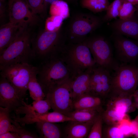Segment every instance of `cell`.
Returning <instances> with one entry per match:
<instances>
[{
  "instance_id": "obj_1",
  "label": "cell",
  "mask_w": 138,
  "mask_h": 138,
  "mask_svg": "<svg viewBox=\"0 0 138 138\" xmlns=\"http://www.w3.org/2000/svg\"><path fill=\"white\" fill-rule=\"evenodd\" d=\"M30 27L28 24L23 26L13 41L0 54V67L18 63H30L35 59L32 47L33 35Z\"/></svg>"
},
{
  "instance_id": "obj_2",
  "label": "cell",
  "mask_w": 138,
  "mask_h": 138,
  "mask_svg": "<svg viewBox=\"0 0 138 138\" xmlns=\"http://www.w3.org/2000/svg\"><path fill=\"white\" fill-rule=\"evenodd\" d=\"M37 79L45 95L54 86L70 78L71 72L59 53L42 61L38 67Z\"/></svg>"
},
{
  "instance_id": "obj_3",
  "label": "cell",
  "mask_w": 138,
  "mask_h": 138,
  "mask_svg": "<svg viewBox=\"0 0 138 138\" xmlns=\"http://www.w3.org/2000/svg\"><path fill=\"white\" fill-rule=\"evenodd\" d=\"M59 54L70 71L72 79L96 65L89 48L84 42L68 43Z\"/></svg>"
},
{
  "instance_id": "obj_4",
  "label": "cell",
  "mask_w": 138,
  "mask_h": 138,
  "mask_svg": "<svg viewBox=\"0 0 138 138\" xmlns=\"http://www.w3.org/2000/svg\"><path fill=\"white\" fill-rule=\"evenodd\" d=\"M67 38L61 27L58 30L51 31L42 30L33 36L32 47L35 59L42 61L59 53L66 44Z\"/></svg>"
},
{
  "instance_id": "obj_5",
  "label": "cell",
  "mask_w": 138,
  "mask_h": 138,
  "mask_svg": "<svg viewBox=\"0 0 138 138\" xmlns=\"http://www.w3.org/2000/svg\"><path fill=\"white\" fill-rule=\"evenodd\" d=\"M113 71L108 97L132 95L138 86V67L130 64L122 63Z\"/></svg>"
},
{
  "instance_id": "obj_6",
  "label": "cell",
  "mask_w": 138,
  "mask_h": 138,
  "mask_svg": "<svg viewBox=\"0 0 138 138\" xmlns=\"http://www.w3.org/2000/svg\"><path fill=\"white\" fill-rule=\"evenodd\" d=\"M102 19L92 14L79 13L73 15L70 21L66 32L68 43L83 42L87 36L98 28Z\"/></svg>"
},
{
  "instance_id": "obj_7",
  "label": "cell",
  "mask_w": 138,
  "mask_h": 138,
  "mask_svg": "<svg viewBox=\"0 0 138 138\" xmlns=\"http://www.w3.org/2000/svg\"><path fill=\"white\" fill-rule=\"evenodd\" d=\"M0 76L6 78L24 98L29 81L38 73V67L30 63H21L0 67Z\"/></svg>"
},
{
  "instance_id": "obj_8",
  "label": "cell",
  "mask_w": 138,
  "mask_h": 138,
  "mask_svg": "<svg viewBox=\"0 0 138 138\" xmlns=\"http://www.w3.org/2000/svg\"><path fill=\"white\" fill-rule=\"evenodd\" d=\"M71 78L54 86L47 92L46 99L54 111L67 115L74 110Z\"/></svg>"
},
{
  "instance_id": "obj_9",
  "label": "cell",
  "mask_w": 138,
  "mask_h": 138,
  "mask_svg": "<svg viewBox=\"0 0 138 138\" xmlns=\"http://www.w3.org/2000/svg\"><path fill=\"white\" fill-rule=\"evenodd\" d=\"M84 42L89 48L96 65L110 71L119 65L115 61L108 41L100 36L87 38Z\"/></svg>"
},
{
  "instance_id": "obj_10",
  "label": "cell",
  "mask_w": 138,
  "mask_h": 138,
  "mask_svg": "<svg viewBox=\"0 0 138 138\" xmlns=\"http://www.w3.org/2000/svg\"><path fill=\"white\" fill-rule=\"evenodd\" d=\"M110 71L96 65L92 69L89 93L103 99L108 97L111 90V76Z\"/></svg>"
},
{
  "instance_id": "obj_11",
  "label": "cell",
  "mask_w": 138,
  "mask_h": 138,
  "mask_svg": "<svg viewBox=\"0 0 138 138\" xmlns=\"http://www.w3.org/2000/svg\"><path fill=\"white\" fill-rule=\"evenodd\" d=\"M9 22L28 24L31 27L38 24L40 19L30 9L26 0H14L8 3Z\"/></svg>"
},
{
  "instance_id": "obj_12",
  "label": "cell",
  "mask_w": 138,
  "mask_h": 138,
  "mask_svg": "<svg viewBox=\"0 0 138 138\" xmlns=\"http://www.w3.org/2000/svg\"><path fill=\"white\" fill-rule=\"evenodd\" d=\"M0 76V106L8 108L11 112L22 105L24 98L6 78Z\"/></svg>"
},
{
  "instance_id": "obj_13",
  "label": "cell",
  "mask_w": 138,
  "mask_h": 138,
  "mask_svg": "<svg viewBox=\"0 0 138 138\" xmlns=\"http://www.w3.org/2000/svg\"><path fill=\"white\" fill-rule=\"evenodd\" d=\"M114 45L117 57L122 63H132L138 56V43L132 40L117 34Z\"/></svg>"
},
{
  "instance_id": "obj_14",
  "label": "cell",
  "mask_w": 138,
  "mask_h": 138,
  "mask_svg": "<svg viewBox=\"0 0 138 138\" xmlns=\"http://www.w3.org/2000/svg\"><path fill=\"white\" fill-rule=\"evenodd\" d=\"M14 120L24 126L40 121H44L56 123L66 121H74L71 117L60 113L54 111L40 114H26L23 117L19 115H14L12 117Z\"/></svg>"
},
{
  "instance_id": "obj_15",
  "label": "cell",
  "mask_w": 138,
  "mask_h": 138,
  "mask_svg": "<svg viewBox=\"0 0 138 138\" xmlns=\"http://www.w3.org/2000/svg\"><path fill=\"white\" fill-rule=\"evenodd\" d=\"M93 68L87 69L72 79L71 86L73 102L82 96L89 93Z\"/></svg>"
},
{
  "instance_id": "obj_16",
  "label": "cell",
  "mask_w": 138,
  "mask_h": 138,
  "mask_svg": "<svg viewBox=\"0 0 138 138\" xmlns=\"http://www.w3.org/2000/svg\"><path fill=\"white\" fill-rule=\"evenodd\" d=\"M112 26L118 34L138 39V19L135 14L129 18L116 20Z\"/></svg>"
},
{
  "instance_id": "obj_17",
  "label": "cell",
  "mask_w": 138,
  "mask_h": 138,
  "mask_svg": "<svg viewBox=\"0 0 138 138\" xmlns=\"http://www.w3.org/2000/svg\"><path fill=\"white\" fill-rule=\"evenodd\" d=\"M26 24L9 22L0 28V54L14 40L21 28Z\"/></svg>"
},
{
  "instance_id": "obj_18",
  "label": "cell",
  "mask_w": 138,
  "mask_h": 138,
  "mask_svg": "<svg viewBox=\"0 0 138 138\" xmlns=\"http://www.w3.org/2000/svg\"><path fill=\"white\" fill-rule=\"evenodd\" d=\"M32 105L23 101L22 105L17 108L14 111L16 115L21 114H40L48 112L51 108L49 102L46 99L34 100Z\"/></svg>"
},
{
  "instance_id": "obj_19",
  "label": "cell",
  "mask_w": 138,
  "mask_h": 138,
  "mask_svg": "<svg viewBox=\"0 0 138 138\" xmlns=\"http://www.w3.org/2000/svg\"><path fill=\"white\" fill-rule=\"evenodd\" d=\"M106 107L113 108L125 113H131L136 109L133 102V95L109 97Z\"/></svg>"
},
{
  "instance_id": "obj_20",
  "label": "cell",
  "mask_w": 138,
  "mask_h": 138,
  "mask_svg": "<svg viewBox=\"0 0 138 138\" xmlns=\"http://www.w3.org/2000/svg\"><path fill=\"white\" fill-rule=\"evenodd\" d=\"M95 120L85 122L70 121L65 129V137L67 138L87 137Z\"/></svg>"
},
{
  "instance_id": "obj_21",
  "label": "cell",
  "mask_w": 138,
  "mask_h": 138,
  "mask_svg": "<svg viewBox=\"0 0 138 138\" xmlns=\"http://www.w3.org/2000/svg\"><path fill=\"white\" fill-rule=\"evenodd\" d=\"M103 99L89 94H85L73 102L74 110L86 109L96 110L100 111L102 109Z\"/></svg>"
},
{
  "instance_id": "obj_22",
  "label": "cell",
  "mask_w": 138,
  "mask_h": 138,
  "mask_svg": "<svg viewBox=\"0 0 138 138\" xmlns=\"http://www.w3.org/2000/svg\"><path fill=\"white\" fill-rule=\"evenodd\" d=\"M55 123L44 121L37 122L36 127L40 135L43 138H60L62 135L59 126Z\"/></svg>"
},
{
  "instance_id": "obj_23",
  "label": "cell",
  "mask_w": 138,
  "mask_h": 138,
  "mask_svg": "<svg viewBox=\"0 0 138 138\" xmlns=\"http://www.w3.org/2000/svg\"><path fill=\"white\" fill-rule=\"evenodd\" d=\"M101 111L96 110H74L66 116L71 118L74 121L87 122L95 121Z\"/></svg>"
},
{
  "instance_id": "obj_24",
  "label": "cell",
  "mask_w": 138,
  "mask_h": 138,
  "mask_svg": "<svg viewBox=\"0 0 138 138\" xmlns=\"http://www.w3.org/2000/svg\"><path fill=\"white\" fill-rule=\"evenodd\" d=\"M127 114L109 107H106V109L102 112L103 123L108 125L117 123L123 119L129 117Z\"/></svg>"
},
{
  "instance_id": "obj_25",
  "label": "cell",
  "mask_w": 138,
  "mask_h": 138,
  "mask_svg": "<svg viewBox=\"0 0 138 138\" xmlns=\"http://www.w3.org/2000/svg\"><path fill=\"white\" fill-rule=\"evenodd\" d=\"M10 112L7 108L0 107V135L8 131L16 132V127L12 124Z\"/></svg>"
},
{
  "instance_id": "obj_26",
  "label": "cell",
  "mask_w": 138,
  "mask_h": 138,
  "mask_svg": "<svg viewBox=\"0 0 138 138\" xmlns=\"http://www.w3.org/2000/svg\"><path fill=\"white\" fill-rule=\"evenodd\" d=\"M37 74H35L32 76L28 85L30 96L33 100L43 99L46 97L43 89L37 79Z\"/></svg>"
},
{
  "instance_id": "obj_27",
  "label": "cell",
  "mask_w": 138,
  "mask_h": 138,
  "mask_svg": "<svg viewBox=\"0 0 138 138\" xmlns=\"http://www.w3.org/2000/svg\"><path fill=\"white\" fill-rule=\"evenodd\" d=\"M81 6L94 13L106 11L110 4L109 0H80Z\"/></svg>"
},
{
  "instance_id": "obj_28",
  "label": "cell",
  "mask_w": 138,
  "mask_h": 138,
  "mask_svg": "<svg viewBox=\"0 0 138 138\" xmlns=\"http://www.w3.org/2000/svg\"><path fill=\"white\" fill-rule=\"evenodd\" d=\"M50 13L51 16H61L64 19L69 16V10L67 3L62 0L54 2L51 5Z\"/></svg>"
},
{
  "instance_id": "obj_29",
  "label": "cell",
  "mask_w": 138,
  "mask_h": 138,
  "mask_svg": "<svg viewBox=\"0 0 138 138\" xmlns=\"http://www.w3.org/2000/svg\"><path fill=\"white\" fill-rule=\"evenodd\" d=\"M103 127L102 138H124L126 137L119 128L118 123Z\"/></svg>"
},
{
  "instance_id": "obj_30",
  "label": "cell",
  "mask_w": 138,
  "mask_h": 138,
  "mask_svg": "<svg viewBox=\"0 0 138 138\" xmlns=\"http://www.w3.org/2000/svg\"><path fill=\"white\" fill-rule=\"evenodd\" d=\"M124 0H114L108 6L106 13L102 19L107 21L118 17L120 8Z\"/></svg>"
},
{
  "instance_id": "obj_31",
  "label": "cell",
  "mask_w": 138,
  "mask_h": 138,
  "mask_svg": "<svg viewBox=\"0 0 138 138\" xmlns=\"http://www.w3.org/2000/svg\"><path fill=\"white\" fill-rule=\"evenodd\" d=\"M100 112L93 125L87 138H102V112Z\"/></svg>"
},
{
  "instance_id": "obj_32",
  "label": "cell",
  "mask_w": 138,
  "mask_h": 138,
  "mask_svg": "<svg viewBox=\"0 0 138 138\" xmlns=\"http://www.w3.org/2000/svg\"><path fill=\"white\" fill-rule=\"evenodd\" d=\"M135 5L124 0L119 12L118 17L121 19L129 18L135 14L137 7Z\"/></svg>"
},
{
  "instance_id": "obj_33",
  "label": "cell",
  "mask_w": 138,
  "mask_h": 138,
  "mask_svg": "<svg viewBox=\"0 0 138 138\" xmlns=\"http://www.w3.org/2000/svg\"><path fill=\"white\" fill-rule=\"evenodd\" d=\"M64 19L59 16L52 15L48 18L45 23V30L54 31L59 30L61 27Z\"/></svg>"
},
{
  "instance_id": "obj_34",
  "label": "cell",
  "mask_w": 138,
  "mask_h": 138,
  "mask_svg": "<svg viewBox=\"0 0 138 138\" xmlns=\"http://www.w3.org/2000/svg\"><path fill=\"white\" fill-rule=\"evenodd\" d=\"M28 7L33 14L42 16L46 13L44 5V0H26Z\"/></svg>"
},
{
  "instance_id": "obj_35",
  "label": "cell",
  "mask_w": 138,
  "mask_h": 138,
  "mask_svg": "<svg viewBox=\"0 0 138 138\" xmlns=\"http://www.w3.org/2000/svg\"><path fill=\"white\" fill-rule=\"evenodd\" d=\"M118 124L119 128L126 137L133 136L131 121L129 117L121 120Z\"/></svg>"
},
{
  "instance_id": "obj_36",
  "label": "cell",
  "mask_w": 138,
  "mask_h": 138,
  "mask_svg": "<svg viewBox=\"0 0 138 138\" xmlns=\"http://www.w3.org/2000/svg\"><path fill=\"white\" fill-rule=\"evenodd\" d=\"M12 123L16 127V132L18 134L20 138H38L37 135L24 129L21 127L19 123L12 119Z\"/></svg>"
},
{
  "instance_id": "obj_37",
  "label": "cell",
  "mask_w": 138,
  "mask_h": 138,
  "mask_svg": "<svg viewBox=\"0 0 138 138\" xmlns=\"http://www.w3.org/2000/svg\"><path fill=\"white\" fill-rule=\"evenodd\" d=\"M7 9L5 2L0 1V23H3L6 18Z\"/></svg>"
},
{
  "instance_id": "obj_38",
  "label": "cell",
  "mask_w": 138,
  "mask_h": 138,
  "mask_svg": "<svg viewBox=\"0 0 138 138\" xmlns=\"http://www.w3.org/2000/svg\"><path fill=\"white\" fill-rule=\"evenodd\" d=\"M131 126L133 136L134 138H138V116L131 121Z\"/></svg>"
},
{
  "instance_id": "obj_39",
  "label": "cell",
  "mask_w": 138,
  "mask_h": 138,
  "mask_svg": "<svg viewBox=\"0 0 138 138\" xmlns=\"http://www.w3.org/2000/svg\"><path fill=\"white\" fill-rule=\"evenodd\" d=\"M0 138H20L18 133L8 131L0 135Z\"/></svg>"
},
{
  "instance_id": "obj_40",
  "label": "cell",
  "mask_w": 138,
  "mask_h": 138,
  "mask_svg": "<svg viewBox=\"0 0 138 138\" xmlns=\"http://www.w3.org/2000/svg\"><path fill=\"white\" fill-rule=\"evenodd\" d=\"M133 104L136 109H138V90L136 89L133 94Z\"/></svg>"
},
{
  "instance_id": "obj_41",
  "label": "cell",
  "mask_w": 138,
  "mask_h": 138,
  "mask_svg": "<svg viewBox=\"0 0 138 138\" xmlns=\"http://www.w3.org/2000/svg\"><path fill=\"white\" fill-rule=\"evenodd\" d=\"M59 0H44V9L47 13V8L49 5H51L54 2Z\"/></svg>"
},
{
  "instance_id": "obj_42",
  "label": "cell",
  "mask_w": 138,
  "mask_h": 138,
  "mask_svg": "<svg viewBox=\"0 0 138 138\" xmlns=\"http://www.w3.org/2000/svg\"><path fill=\"white\" fill-rule=\"evenodd\" d=\"M6 0H0V1L3 2H5L6 1ZM8 1V2L10 0H7Z\"/></svg>"
},
{
  "instance_id": "obj_43",
  "label": "cell",
  "mask_w": 138,
  "mask_h": 138,
  "mask_svg": "<svg viewBox=\"0 0 138 138\" xmlns=\"http://www.w3.org/2000/svg\"><path fill=\"white\" fill-rule=\"evenodd\" d=\"M136 12L137 13V15L138 16V7H137V10H136Z\"/></svg>"
},
{
  "instance_id": "obj_44",
  "label": "cell",
  "mask_w": 138,
  "mask_h": 138,
  "mask_svg": "<svg viewBox=\"0 0 138 138\" xmlns=\"http://www.w3.org/2000/svg\"><path fill=\"white\" fill-rule=\"evenodd\" d=\"M13 0H10L8 2V3L11 2H12V1H13Z\"/></svg>"
},
{
  "instance_id": "obj_45",
  "label": "cell",
  "mask_w": 138,
  "mask_h": 138,
  "mask_svg": "<svg viewBox=\"0 0 138 138\" xmlns=\"http://www.w3.org/2000/svg\"><path fill=\"white\" fill-rule=\"evenodd\" d=\"M66 0L67 1H73V0Z\"/></svg>"
},
{
  "instance_id": "obj_46",
  "label": "cell",
  "mask_w": 138,
  "mask_h": 138,
  "mask_svg": "<svg viewBox=\"0 0 138 138\" xmlns=\"http://www.w3.org/2000/svg\"><path fill=\"white\" fill-rule=\"evenodd\" d=\"M137 116H138V115H137Z\"/></svg>"
}]
</instances>
